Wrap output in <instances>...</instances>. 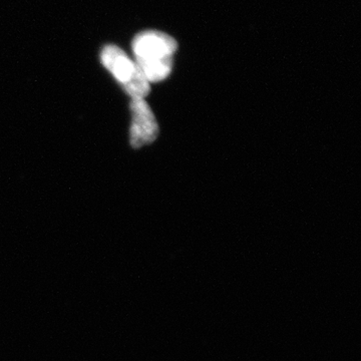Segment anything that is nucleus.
<instances>
[{"label":"nucleus","instance_id":"1","mask_svg":"<svg viewBox=\"0 0 361 361\" xmlns=\"http://www.w3.org/2000/svg\"><path fill=\"white\" fill-rule=\"evenodd\" d=\"M135 61L149 84L165 80L173 70V58L178 42L167 33L145 30L137 33L132 42Z\"/></svg>","mask_w":361,"mask_h":361},{"label":"nucleus","instance_id":"2","mask_svg":"<svg viewBox=\"0 0 361 361\" xmlns=\"http://www.w3.org/2000/svg\"><path fill=\"white\" fill-rule=\"evenodd\" d=\"M102 65L132 99H145L151 92V84L140 66L116 44L104 45L99 54Z\"/></svg>","mask_w":361,"mask_h":361},{"label":"nucleus","instance_id":"3","mask_svg":"<svg viewBox=\"0 0 361 361\" xmlns=\"http://www.w3.org/2000/svg\"><path fill=\"white\" fill-rule=\"evenodd\" d=\"M132 123L130 144L133 149H141L155 142L159 135V125L155 114L145 99H132L130 103Z\"/></svg>","mask_w":361,"mask_h":361}]
</instances>
